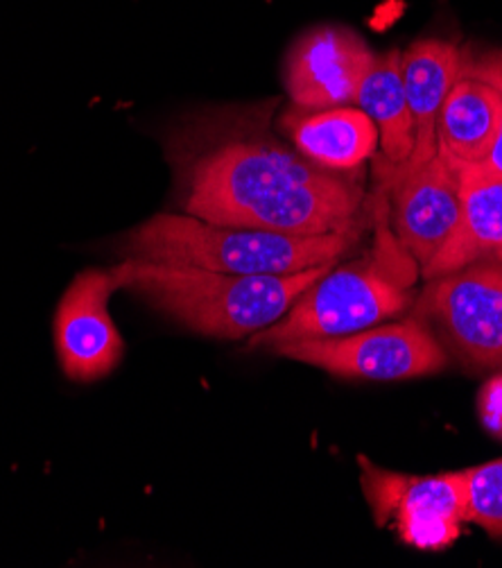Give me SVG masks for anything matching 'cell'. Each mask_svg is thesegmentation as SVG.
<instances>
[{"mask_svg":"<svg viewBox=\"0 0 502 568\" xmlns=\"http://www.w3.org/2000/svg\"><path fill=\"white\" fill-rule=\"evenodd\" d=\"M460 173V220L439 254L421 267L426 278L462 270L480 261L502 263V175L482 165Z\"/></svg>","mask_w":502,"mask_h":568,"instance_id":"7c38bea8","label":"cell"},{"mask_svg":"<svg viewBox=\"0 0 502 568\" xmlns=\"http://www.w3.org/2000/svg\"><path fill=\"white\" fill-rule=\"evenodd\" d=\"M354 234L293 236L247 226L213 224L193 215L161 213L127 239V258L188 265L227 274L276 276L338 263L356 241Z\"/></svg>","mask_w":502,"mask_h":568,"instance_id":"3957f363","label":"cell"},{"mask_svg":"<svg viewBox=\"0 0 502 568\" xmlns=\"http://www.w3.org/2000/svg\"><path fill=\"white\" fill-rule=\"evenodd\" d=\"M412 302L408 278L365 258L324 272L276 324L258 331L249 347L276 349L299 339L340 337L401 315Z\"/></svg>","mask_w":502,"mask_h":568,"instance_id":"277c9868","label":"cell"},{"mask_svg":"<svg viewBox=\"0 0 502 568\" xmlns=\"http://www.w3.org/2000/svg\"><path fill=\"white\" fill-rule=\"evenodd\" d=\"M356 104L367 113L378 130L380 178L403 168L414 150L412 113L401 78V52L376 54V62L360 84Z\"/></svg>","mask_w":502,"mask_h":568,"instance_id":"9a60e30c","label":"cell"},{"mask_svg":"<svg viewBox=\"0 0 502 568\" xmlns=\"http://www.w3.org/2000/svg\"><path fill=\"white\" fill-rule=\"evenodd\" d=\"M119 288L116 270L82 272L54 315V345L75 383L104 378L123 358V337L109 315V300Z\"/></svg>","mask_w":502,"mask_h":568,"instance_id":"ba28073f","label":"cell"},{"mask_svg":"<svg viewBox=\"0 0 502 568\" xmlns=\"http://www.w3.org/2000/svg\"><path fill=\"white\" fill-rule=\"evenodd\" d=\"M332 265L256 276L125 258L114 270L121 288H130L186 328L234 339L276 324Z\"/></svg>","mask_w":502,"mask_h":568,"instance_id":"7a4b0ae2","label":"cell"},{"mask_svg":"<svg viewBox=\"0 0 502 568\" xmlns=\"http://www.w3.org/2000/svg\"><path fill=\"white\" fill-rule=\"evenodd\" d=\"M272 106L211 113L175 132L167 154L184 213L293 236L362 232V184L278 139Z\"/></svg>","mask_w":502,"mask_h":568,"instance_id":"6da1fadb","label":"cell"},{"mask_svg":"<svg viewBox=\"0 0 502 568\" xmlns=\"http://www.w3.org/2000/svg\"><path fill=\"white\" fill-rule=\"evenodd\" d=\"M417 317L432 320L451 349L478 367L502 365V263L480 261L428 278Z\"/></svg>","mask_w":502,"mask_h":568,"instance_id":"52a82bcc","label":"cell"},{"mask_svg":"<svg viewBox=\"0 0 502 568\" xmlns=\"http://www.w3.org/2000/svg\"><path fill=\"white\" fill-rule=\"evenodd\" d=\"M462 64L464 52L453 41L443 39H421L401 52V78L412 113L414 150L410 161L399 170L417 168L437 154V119L445 95L460 78Z\"/></svg>","mask_w":502,"mask_h":568,"instance_id":"5bb4252c","label":"cell"},{"mask_svg":"<svg viewBox=\"0 0 502 568\" xmlns=\"http://www.w3.org/2000/svg\"><path fill=\"white\" fill-rule=\"evenodd\" d=\"M464 64L475 75H480L486 82H491L500 91V95H502V50H491V52H484L480 57L464 54ZM482 168L491 170V173L502 175V121H500V132H498L495 145H493L491 154L486 156V161L482 163Z\"/></svg>","mask_w":502,"mask_h":568,"instance_id":"e0dca14e","label":"cell"},{"mask_svg":"<svg viewBox=\"0 0 502 568\" xmlns=\"http://www.w3.org/2000/svg\"><path fill=\"white\" fill-rule=\"evenodd\" d=\"M272 352L332 376L360 381H408L437 374L449 365L445 352L417 315L351 335L299 339Z\"/></svg>","mask_w":502,"mask_h":568,"instance_id":"5b68a950","label":"cell"},{"mask_svg":"<svg viewBox=\"0 0 502 568\" xmlns=\"http://www.w3.org/2000/svg\"><path fill=\"white\" fill-rule=\"evenodd\" d=\"M392 189V226L403 252L421 267L455 232L460 220V173L439 154L382 180Z\"/></svg>","mask_w":502,"mask_h":568,"instance_id":"30bf717a","label":"cell"},{"mask_svg":"<svg viewBox=\"0 0 502 568\" xmlns=\"http://www.w3.org/2000/svg\"><path fill=\"white\" fill-rule=\"evenodd\" d=\"M360 483L380 528H395L399 539L419 550H443L455 544L467 521V471L410 476L358 458Z\"/></svg>","mask_w":502,"mask_h":568,"instance_id":"8992f818","label":"cell"},{"mask_svg":"<svg viewBox=\"0 0 502 568\" xmlns=\"http://www.w3.org/2000/svg\"><path fill=\"white\" fill-rule=\"evenodd\" d=\"M478 410L484 428L502 439V374L486 381L478 396Z\"/></svg>","mask_w":502,"mask_h":568,"instance_id":"ac0fdd59","label":"cell"},{"mask_svg":"<svg viewBox=\"0 0 502 568\" xmlns=\"http://www.w3.org/2000/svg\"><path fill=\"white\" fill-rule=\"evenodd\" d=\"M376 62V52L349 28L308 30L288 52L286 89L304 109L356 104L358 91Z\"/></svg>","mask_w":502,"mask_h":568,"instance_id":"9c48e42d","label":"cell"},{"mask_svg":"<svg viewBox=\"0 0 502 568\" xmlns=\"http://www.w3.org/2000/svg\"><path fill=\"white\" fill-rule=\"evenodd\" d=\"M278 130L293 148L330 173H354L376 150L378 130L360 106H288Z\"/></svg>","mask_w":502,"mask_h":568,"instance_id":"8fae6325","label":"cell"},{"mask_svg":"<svg viewBox=\"0 0 502 568\" xmlns=\"http://www.w3.org/2000/svg\"><path fill=\"white\" fill-rule=\"evenodd\" d=\"M502 121L500 91L462 64L437 119V154L455 170L482 165Z\"/></svg>","mask_w":502,"mask_h":568,"instance_id":"4fadbf2b","label":"cell"},{"mask_svg":"<svg viewBox=\"0 0 502 568\" xmlns=\"http://www.w3.org/2000/svg\"><path fill=\"white\" fill-rule=\"evenodd\" d=\"M469 509L467 521L491 537H502V458L467 469Z\"/></svg>","mask_w":502,"mask_h":568,"instance_id":"2e32d148","label":"cell"}]
</instances>
